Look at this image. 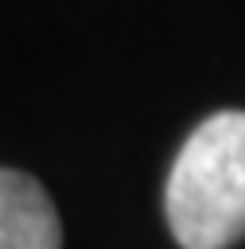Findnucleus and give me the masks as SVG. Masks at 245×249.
<instances>
[{
	"label": "nucleus",
	"mask_w": 245,
	"mask_h": 249,
	"mask_svg": "<svg viewBox=\"0 0 245 249\" xmlns=\"http://www.w3.org/2000/svg\"><path fill=\"white\" fill-rule=\"evenodd\" d=\"M167 226L183 249H229L245 237V113L206 117L167 175Z\"/></svg>",
	"instance_id": "1"
},
{
	"label": "nucleus",
	"mask_w": 245,
	"mask_h": 249,
	"mask_svg": "<svg viewBox=\"0 0 245 249\" xmlns=\"http://www.w3.org/2000/svg\"><path fill=\"white\" fill-rule=\"evenodd\" d=\"M0 249H62V222L39 179L0 167Z\"/></svg>",
	"instance_id": "2"
}]
</instances>
